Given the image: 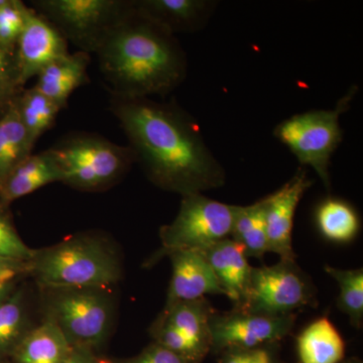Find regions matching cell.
I'll return each mask as SVG.
<instances>
[{
  "label": "cell",
  "mask_w": 363,
  "mask_h": 363,
  "mask_svg": "<svg viewBox=\"0 0 363 363\" xmlns=\"http://www.w3.org/2000/svg\"><path fill=\"white\" fill-rule=\"evenodd\" d=\"M111 108L135 161L160 187L186 196L225 183L223 166L207 147L199 124L176 104L112 97Z\"/></svg>",
  "instance_id": "6da1fadb"
},
{
  "label": "cell",
  "mask_w": 363,
  "mask_h": 363,
  "mask_svg": "<svg viewBox=\"0 0 363 363\" xmlns=\"http://www.w3.org/2000/svg\"><path fill=\"white\" fill-rule=\"evenodd\" d=\"M96 56L112 97L164 96L187 76V57L175 35L135 11L112 30Z\"/></svg>",
  "instance_id": "7a4b0ae2"
},
{
  "label": "cell",
  "mask_w": 363,
  "mask_h": 363,
  "mask_svg": "<svg viewBox=\"0 0 363 363\" xmlns=\"http://www.w3.org/2000/svg\"><path fill=\"white\" fill-rule=\"evenodd\" d=\"M30 264L40 285L55 290L107 288L121 274L113 253L91 238H70L35 252Z\"/></svg>",
  "instance_id": "3957f363"
},
{
  "label": "cell",
  "mask_w": 363,
  "mask_h": 363,
  "mask_svg": "<svg viewBox=\"0 0 363 363\" xmlns=\"http://www.w3.org/2000/svg\"><path fill=\"white\" fill-rule=\"evenodd\" d=\"M358 86L338 100L333 109H313L286 118L274 130V135L286 145L303 167L316 172L327 190H330L331 159L343 140L340 116L350 111Z\"/></svg>",
  "instance_id": "277c9868"
},
{
  "label": "cell",
  "mask_w": 363,
  "mask_h": 363,
  "mask_svg": "<svg viewBox=\"0 0 363 363\" xmlns=\"http://www.w3.org/2000/svg\"><path fill=\"white\" fill-rule=\"evenodd\" d=\"M32 4L67 43L89 55L96 54L112 30L135 11L133 0H35Z\"/></svg>",
  "instance_id": "5b68a950"
},
{
  "label": "cell",
  "mask_w": 363,
  "mask_h": 363,
  "mask_svg": "<svg viewBox=\"0 0 363 363\" xmlns=\"http://www.w3.org/2000/svg\"><path fill=\"white\" fill-rule=\"evenodd\" d=\"M63 183L82 190L107 187L135 161L130 147H121L92 133H75L51 147Z\"/></svg>",
  "instance_id": "8992f818"
},
{
  "label": "cell",
  "mask_w": 363,
  "mask_h": 363,
  "mask_svg": "<svg viewBox=\"0 0 363 363\" xmlns=\"http://www.w3.org/2000/svg\"><path fill=\"white\" fill-rule=\"evenodd\" d=\"M235 209L236 205L215 201L201 193L183 196L176 218L161 230L164 252H202L230 238Z\"/></svg>",
  "instance_id": "52a82bcc"
},
{
  "label": "cell",
  "mask_w": 363,
  "mask_h": 363,
  "mask_svg": "<svg viewBox=\"0 0 363 363\" xmlns=\"http://www.w3.org/2000/svg\"><path fill=\"white\" fill-rule=\"evenodd\" d=\"M316 289L295 260L272 267H252L247 302L241 310L283 316L316 304Z\"/></svg>",
  "instance_id": "ba28073f"
},
{
  "label": "cell",
  "mask_w": 363,
  "mask_h": 363,
  "mask_svg": "<svg viewBox=\"0 0 363 363\" xmlns=\"http://www.w3.org/2000/svg\"><path fill=\"white\" fill-rule=\"evenodd\" d=\"M51 317L72 346L90 348L106 337L111 323L108 298L99 289H65L52 302Z\"/></svg>",
  "instance_id": "9c48e42d"
},
{
  "label": "cell",
  "mask_w": 363,
  "mask_h": 363,
  "mask_svg": "<svg viewBox=\"0 0 363 363\" xmlns=\"http://www.w3.org/2000/svg\"><path fill=\"white\" fill-rule=\"evenodd\" d=\"M295 314L283 316L234 309L226 314L215 313L209 322L211 350H250L276 344L292 331Z\"/></svg>",
  "instance_id": "30bf717a"
},
{
  "label": "cell",
  "mask_w": 363,
  "mask_h": 363,
  "mask_svg": "<svg viewBox=\"0 0 363 363\" xmlns=\"http://www.w3.org/2000/svg\"><path fill=\"white\" fill-rule=\"evenodd\" d=\"M69 54L68 45L59 30L30 7L16 52V79L23 87L28 81L57 59Z\"/></svg>",
  "instance_id": "8fae6325"
},
{
  "label": "cell",
  "mask_w": 363,
  "mask_h": 363,
  "mask_svg": "<svg viewBox=\"0 0 363 363\" xmlns=\"http://www.w3.org/2000/svg\"><path fill=\"white\" fill-rule=\"evenodd\" d=\"M312 184L306 169L298 168L285 185L264 197L269 252L277 253L281 259H296L292 242L294 218L298 203Z\"/></svg>",
  "instance_id": "7c38bea8"
},
{
  "label": "cell",
  "mask_w": 363,
  "mask_h": 363,
  "mask_svg": "<svg viewBox=\"0 0 363 363\" xmlns=\"http://www.w3.org/2000/svg\"><path fill=\"white\" fill-rule=\"evenodd\" d=\"M135 13L168 30L199 32L212 18L218 1L214 0H133Z\"/></svg>",
  "instance_id": "4fadbf2b"
},
{
  "label": "cell",
  "mask_w": 363,
  "mask_h": 363,
  "mask_svg": "<svg viewBox=\"0 0 363 363\" xmlns=\"http://www.w3.org/2000/svg\"><path fill=\"white\" fill-rule=\"evenodd\" d=\"M168 255L171 257L173 274L167 306L197 300L206 295L225 296L201 252L177 250Z\"/></svg>",
  "instance_id": "5bb4252c"
},
{
  "label": "cell",
  "mask_w": 363,
  "mask_h": 363,
  "mask_svg": "<svg viewBox=\"0 0 363 363\" xmlns=\"http://www.w3.org/2000/svg\"><path fill=\"white\" fill-rule=\"evenodd\" d=\"M199 252L211 267L226 297L233 301L236 309H241L247 300L252 269L243 247L228 238Z\"/></svg>",
  "instance_id": "9a60e30c"
},
{
  "label": "cell",
  "mask_w": 363,
  "mask_h": 363,
  "mask_svg": "<svg viewBox=\"0 0 363 363\" xmlns=\"http://www.w3.org/2000/svg\"><path fill=\"white\" fill-rule=\"evenodd\" d=\"M55 182H63L61 168L52 149L30 155L0 185V202L9 203Z\"/></svg>",
  "instance_id": "2e32d148"
},
{
  "label": "cell",
  "mask_w": 363,
  "mask_h": 363,
  "mask_svg": "<svg viewBox=\"0 0 363 363\" xmlns=\"http://www.w3.org/2000/svg\"><path fill=\"white\" fill-rule=\"evenodd\" d=\"M89 63L90 55L87 52H69L40 72L35 87L63 109L72 93L87 80Z\"/></svg>",
  "instance_id": "e0dca14e"
},
{
  "label": "cell",
  "mask_w": 363,
  "mask_h": 363,
  "mask_svg": "<svg viewBox=\"0 0 363 363\" xmlns=\"http://www.w3.org/2000/svg\"><path fill=\"white\" fill-rule=\"evenodd\" d=\"M72 347L64 332L51 318L26 333L13 353L18 363H62Z\"/></svg>",
  "instance_id": "ac0fdd59"
},
{
  "label": "cell",
  "mask_w": 363,
  "mask_h": 363,
  "mask_svg": "<svg viewBox=\"0 0 363 363\" xmlns=\"http://www.w3.org/2000/svg\"><path fill=\"white\" fill-rule=\"evenodd\" d=\"M297 350L300 363H340L345 354V343L330 320L323 317L298 334Z\"/></svg>",
  "instance_id": "d6986e66"
},
{
  "label": "cell",
  "mask_w": 363,
  "mask_h": 363,
  "mask_svg": "<svg viewBox=\"0 0 363 363\" xmlns=\"http://www.w3.org/2000/svg\"><path fill=\"white\" fill-rule=\"evenodd\" d=\"M214 314L209 301L201 298L166 306V311L160 320L208 352L211 350L209 322Z\"/></svg>",
  "instance_id": "ffe728a7"
},
{
  "label": "cell",
  "mask_w": 363,
  "mask_h": 363,
  "mask_svg": "<svg viewBox=\"0 0 363 363\" xmlns=\"http://www.w3.org/2000/svg\"><path fill=\"white\" fill-rule=\"evenodd\" d=\"M16 98L0 116V185L33 149L21 123Z\"/></svg>",
  "instance_id": "44dd1931"
},
{
  "label": "cell",
  "mask_w": 363,
  "mask_h": 363,
  "mask_svg": "<svg viewBox=\"0 0 363 363\" xmlns=\"http://www.w3.org/2000/svg\"><path fill=\"white\" fill-rule=\"evenodd\" d=\"M230 238L240 243L247 257L262 259L269 252L264 197L248 206H236Z\"/></svg>",
  "instance_id": "7402d4cb"
},
{
  "label": "cell",
  "mask_w": 363,
  "mask_h": 363,
  "mask_svg": "<svg viewBox=\"0 0 363 363\" xmlns=\"http://www.w3.org/2000/svg\"><path fill=\"white\" fill-rule=\"evenodd\" d=\"M315 221L321 235L331 242H351L359 233L357 210L338 198H327L320 203L315 212Z\"/></svg>",
  "instance_id": "603a6c76"
},
{
  "label": "cell",
  "mask_w": 363,
  "mask_h": 363,
  "mask_svg": "<svg viewBox=\"0 0 363 363\" xmlns=\"http://www.w3.org/2000/svg\"><path fill=\"white\" fill-rule=\"evenodd\" d=\"M21 121L25 126L30 142L35 147L38 140L54 125L62 111L58 104L40 92L37 88H30L16 98Z\"/></svg>",
  "instance_id": "cb8c5ba5"
},
{
  "label": "cell",
  "mask_w": 363,
  "mask_h": 363,
  "mask_svg": "<svg viewBox=\"0 0 363 363\" xmlns=\"http://www.w3.org/2000/svg\"><path fill=\"white\" fill-rule=\"evenodd\" d=\"M325 272L337 281L339 310L350 318V323L360 329L363 323V271L325 267Z\"/></svg>",
  "instance_id": "d4e9b609"
},
{
  "label": "cell",
  "mask_w": 363,
  "mask_h": 363,
  "mask_svg": "<svg viewBox=\"0 0 363 363\" xmlns=\"http://www.w3.org/2000/svg\"><path fill=\"white\" fill-rule=\"evenodd\" d=\"M26 311L21 293L11 294L0 305V355L14 350L25 336Z\"/></svg>",
  "instance_id": "484cf974"
},
{
  "label": "cell",
  "mask_w": 363,
  "mask_h": 363,
  "mask_svg": "<svg viewBox=\"0 0 363 363\" xmlns=\"http://www.w3.org/2000/svg\"><path fill=\"white\" fill-rule=\"evenodd\" d=\"M30 7L21 0H6L0 9V47L14 57Z\"/></svg>",
  "instance_id": "4316f807"
},
{
  "label": "cell",
  "mask_w": 363,
  "mask_h": 363,
  "mask_svg": "<svg viewBox=\"0 0 363 363\" xmlns=\"http://www.w3.org/2000/svg\"><path fill=\"white\" fill-rule=\"evenodd\" d=\"M7 205L0 202V259L30 264L35 252L21 240L6 209Z\"/></svg>",
  "instance_id": "83f0119b"
},
{
  "label": "cell",
  "mask_w": 363,
  "mask_h": 363,
  "mask_svg": "<svg viewBox=\"0 0 363 363\" xmlns=\"http://www.w3.org/2000/svg\"><path fill=\"white\" fill-rule=\"evenodd\" d=\"M154 331L157 344L171 350L172 352L190 360L191 362H201L202 358L208 353L197 344L192 342L190 339L184 336L181 332L169 326L168 324L164 323L162 320L157 322Z\"/></svg>",
  "instance_id": "f1b7e54d"
},
{
  "label": "cell",
  "mask_w": 363,
  "mask_h": 363,
  "mask_svg": "<svg viewBox=\"0 0 363 363\" xmlns=\"http://www.w3.org/2000/svg\"><path fill=\"white\" fill-rule=\"evenodd\" d=\"M16 79L14 57L0 47V112L4 111L21 93Z\"/></svg>",
  "instance_id": "f546056e"
},
{
  "label": "cell",
  "mask_w": 363,
  "mask_h": 363,
  "mask_svg": "<svg viewBox=\"0 0 363 363\" xmlns=\"http://www.w3.org/2000/svg\"><path fill=\"white\" fill-rule=\"evenodd\" d=\"M221 363H279L274 344L250 348L224 351Z\"/></svg>",
  "instance_id": "4dcf8cb0"
},
{
  "label": "cell",
  "mask_w": 363,
  "mask_h": 363,
  "mask_svg": "<svg viewBox=\"0 0 363 363\" xmlns=\"http://www.w3.org/2000/svg\"><path fill=\"white\" fill-rule=\"evenodd\" d=\"M128 363H193L186 358L162 347L160 344H152L133 358Z\"/></svg>",
  "instance_id": "1f68e13d"
},
{
  "label": "cell",
  "mask_w": 363,
  "mask_h": 363,
  "mask_svg": "<svg viewBox=\"0 0 363 363\" xmlns=\"http://www.w3.org/2000/svg\"><path fill=\"white\" fill-rule=\"evenodd\" d=\"M25 262L0 259V283L13 281L21 272L25 271Z\"/></svg>",
  "instance_id": "d6a6232c"
},
{
  "label": "cell",
  "mask_w": 363,
  "mask_h": 363,
  "mask_svg": "<svg viewBox=\"0 0 363 363\" xmlns=\"http://www.w3.org/2000/svg\"><path fill=\"white\" fill-rule=\"evenodd\" d=\"M62 363H99L93 357L89 348L73 346L69 354Z\"/></svg>",
  "instance_id": "836d02e7"
},
{
  "label": "cell",
  "mask_w": 363,
  "mask_h": 363,
  "mask_svg": "<svg viewBox=\"0 0 363 363\" xmlns=\"http://www.w3.org/2000/svg\"><path fill=\"white\" fill-rule=\"evenodd\" d=\"M13 288V281H9V283H0V305L11 295Z\"/></svg>",
  "instance_id": "e575fe53"
},
{
  "label": "cell",
  "mask_w": 363,
  "mask_h": 363,
  "mask_svg": "<svg viewBox=\"0 0 363 363\" xmlns=\"http://www.w3.org/2000/svg\"><path fill=\"white\" fill-rule=\"evenodd\" d=\"M6 0H0V9L6 4Z\"/></svg>",
  "instance_id": "d590c367"
},
{
  "label": "cell",
  "mask_w": 363,
  "mask_h": 363,
  "mask_svg": "<svg viewBox=\"0 0 363 363\" xmlns=\"http://www.w3.org/2000/svg\"><path fill=\"white\" fill-rule=\"evenodd\" d=\"M350 363H359V362H350Z\"/></svg>",
  "instance_id": "8d00e7d4"
}]
</instances>
